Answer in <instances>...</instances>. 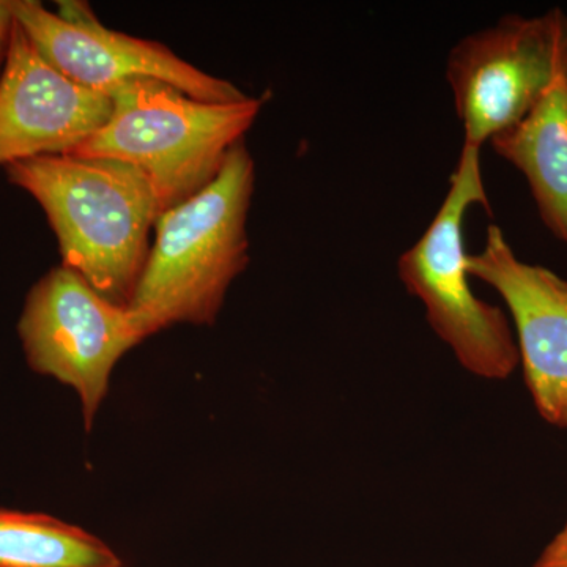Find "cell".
Listing matches in <instances>:
<instances>
[{
	"label": "cell",
	"mask_w": 567,
	"mask_h": 567,
	"mask_svg": "<svg viewBox=\"0 0 567 567\" xmlns=\"http://www.w3.org/2000/svg\"><path fill=\"white\" fill-rule=\"evenodd\" d=\"M59 6V13H52L33 0H11L14 21L41 55L84 87L103 92L133 78H148L200 102L234 103L248 96L233 82L205 73L162 43L107 29L85 3Z\"/></svg>",
	"instance_id": "obj_7"
},
{
	"label": "cell",
	"mask_w": 567,
	"mask_h": 567,
	"mask_svg": "<svg viewBox=\"0 0 567 567\" xmlns=\"http://www.w3.org/2000/svg\"><path fill=\"white\" fill-rule=\"evenodd\" d=\"M565 21L558 9L543 17L513 14L454 44L446 81L465 147L481 151L543 99L561 71Z\"/></svg>",
	"instance_id": "obj_5"
},
{
	"label": "cell",
	"mask_w": 567,
	"mask_h": 567,
	"mask_svg": "<svg viewBox=\"0 0 567 567\" xmlns=\"http://www.w3.org/2000/svg\"><path fill=\"white\" fill-rule=\"evenodd\" d=\"M11 25H13L11 0H0V74H2V62H6L7 50H9Z\"/></svg>",
	"instance_id": "obj_13"
},
{
	"label": "cell",
	"mask_w": 567,
	"mask_h": 567,
	"mask_svg": "<svg viewBox=\"0 0 567 567\" xmlns=\"http://www.w3.org/2000/svg\"><path fill=\"white\" fill-rule=\"evenodd\" d=\"M475 205L491 213L481 151L464 145L445 200L420 240L399 257L398 274L462 368L481 379L505 380L516 371L520 353L505 312L470 286L464 223Z\"/></svg>",
	"instance_id": "obj_4"
},
{
	"label": "cell",
	"mask_w": 567,
	"mask_h": 567,
	"mask_svg": "<svg viewBox=\"0 0 567 567\" xmlns=\"http://www.w3.org/2000/svg\"><path fill=\"white\" fill-rule=\"evenodd\" d=\"M254 186L256 166L241 141L203 192L156 219L155 244L126 306L144 338L177 323H215L249 264Z\"/></svg>",
	"instance_id": "obj_2"
},
{
	"label": "cell",
	"mask_w": 567,
	"mask_h": 567,
	"mask_svg": "<svg viewBox=\"0 0 567 567\" xmlns=\"http://www.w3.org/2000/svg\"><path fill=\"white\" fill-rule=\"evenodd\" d=\"M466 268L505 300L517 328L518 353L536 409L565 427L567 416V281L546 267L524 262L495 224L486 244L468 254Z\"/></svg>",
	"instance_id": "obj_9"
},
{
	"label": "cell",
	"mask_w": 567,
	"mask_h": 567,
	"mask_svg": "<svg viewBox=\"0 0 567 567\" xmlns=\"http://www.w3.org/2000/svg\"><path fill=\"white\" fill-rule=\"evenodd\" d=\"M565 427H567V416H566V421H565Z\"/></svg>",
	"instance_id": "obj_15"
},
{
	"label": "cell",
	"mask_w": 567,
	"mask_h": 567,
	"mask_svg": "<svg viewBox=\"0 0 567 567\" xmlns=\"http://www.w3.org/2000/svg\"><path fill=\"white\" fill-rule=\"evenodd\" d=\"M563 74L567 84V17L565 21V29H563V52H561Z\"/></svg>",
	"instance_id": "obj_14"
},
{
	"label": "cell",
	"mask_w": 567,
	"mask_h": 567,
	"mask_svg": "<svg viewBox=\"0 0 567 567\" xmlns=\"http://www.w3.org/2000/svg\"><path fill=\"white\" fill-rule=\"evenodd\" d=\"M527 178L544 226L567 245V84L561 71L536 106L491 140Z\"/></svg>",
	"instance_id": "obj_10"
},
{
	"label": "cell",
	"mask_w": 567,
	"mask_h": 567,
	"mask_svg": "<svg viewBox=\"0 0 567 567\" xmlns=\"http://www.w3.org/2000/svg\"><path fill=\"white\" fill-rule=\"evenodd\" d=\"M533 567H567V524L544 548Z\"/></svg>",
	"instance_id": "obj_12"
},
{
	"label": "cell",
	"mask_w": 567,
	"mask_h": 567,
	"mask_svg": "<svg viewBox=\"0 0 567 567\" xmlns=\"http://www.w3.org/2000/svg\"><path fill=\"white\" fill-rule=\"evenodd\" d=\"M107 93L84 87L11 25L0 74V166L47 155H69L110 121Z\"/></svg>",
	"instance_id": "obj_8"
},
{
	"label": "cell",
	"mask_w": 567,
	"mask_h": 567,
	"mask_svg": "<svg viewBox=\"0 0 567 567\" xmlns=\"http://www.w3.org/2000/svg\"><path fill=\"white\" fill-rule=\"evenodd\" d=\"M18 331L33 371L80 395L87 429L107 393L112 369L145 339L128 309L112 303L65 265L32 287Z\"/></svg>",
	"instance_id": "obj_6"
},
{
	"label": "cell",
	"mask_w": 567,
	"mask_h": 567,
	"mask_svg": "<svg viewBox=\"0 0 567 567\" xmlns=\"http://www.w3.org/2000/svg\"><path fill=\"white\" fill-rule=\"evenodd\" d=\"M100 537L47 514L0 509V567H122Z\"/></svg>",
	"instance_id": "obj_11"
},
{
	"label": "cell",
	"mask_w": 567,
	"mask_h": 567,
	"mask_svg": "<svg viewBox=\"0 0 567 567\" xmlns=\"http://www.w3.org/2000/svg\"><path fill=\"white\" fill-rule=\"evenodd\" d=\"M7 175L47 213L63 265L126 308L163 213L148 178L130 164L74 155L22 159L9 164Z\"/></svg>",
	"instance_id": "obj_1"
},
{
	"label": "cell",
	"mask_w": 567,
	"mask_h": 567,
	"mask_svg": "<svg viewBox=\"0 0 567 567\" xmlns=\"http://www.w3.org/2000/svg\"><path fill=\"white\" fill-rule=\"evenodd\" d=\"M110 121L69 155L115 159L152 183L162 212L203 192L259 117L264 99L234 103L192 99L158 80L133 78L103 91Z\"/></svg>",
	"instance_id": "obj_3"
}]
</instances>
